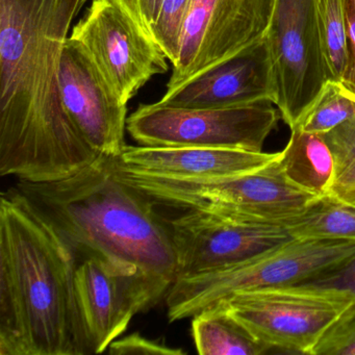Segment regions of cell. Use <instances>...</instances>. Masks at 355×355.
<instances>
[{
    "instance_id": "cell-4",
    "label": "cell",
    "mask_w": 355,
    "mask_h": 355,
    "mask_svg": "<svg viewBox=\"0 0 355 355\" xmlns=\"http://www.w3.org/2000/svg\"><path fill=\"white\" fill-rule=\"evenodd\" d=\"M354 257L355 243L348 241L294 239L238 265L178 278L165 297L168 319H192L242 291L315 282Z\"/></svg>"
},
{
    "instance_id": "cell-6",
    "label": "cell",
    "mask_w": 355,
    "mask_h": 355,
    "mask_svg": "<svg viewBox=\"0 0 355 355\" xmlns=\"http://www.w3.org/2000/svg\"><path fill=\"white\" fill-rule=\"evenodd\" d=\"M171 284L105 255L76 257L73 288L80 355L101 354L135 315L165 298Z\"/></svg>"
},
{
    "instance_id": "cell-16",
    "label": "cell",
    "mask_w": 355,
    "mask_h": 355,
    "mask_svg": "<svg viewBox=\"0 0 355 355\" xmlns=\"http://www.w3.org/2000/svg\"><path fill=\"white\" fill-rule=\"evenodd\" d=\"M290 141L280 153L279 165L295 186L317 196H326L334 176L331 150L322 135L293 128Z\"/></svg>"
},
{
    "instance_id": "cell-14",
    "label": "cell",
    "mask_w": 355,
    "mask_h": 355,
    "mask_svg": "<svg viewBox=\"0 0 355 355\" xmlns=\"http://www.w3.org/2000/svg\"><path fill=\"white\" fill-rule=\"evenodd\" d=\"M277 97L273 60L267 39L166 91L157 103L175 109L202 110L275 105Z\"/></svg>"
},
{
    "instance_id": "cell-10",
    "label": "cell",
    "mask_w": 355,
    "mask_h": 355,
    "mask_svg": "<svg viewBox=\"0 0 355 355\" xmlns=\"http://www.w3.org/2000/svg\"><path fill=\"white\" fill-rule=\"evenodd\" d=\"M69 38L86 49L126 105L153 76L169 70L155 39L114 0H92Z\"/></svg>"
},
{
    "instance_id": "cell-9",
    "label": "cell",
    "mask_w": 355,
    "mask_h": 355,
    "mask_svg": "<svg viewBox=\"0 0 355 355\" xmlns=\"http://www.w3.org/2000/svg\"><path fill=\"white\" fill-rule=\"evenodd\" d=\"M266 39L275 72V105L293 130L315 105L328 82L317 0H274Z\"/></svg>"
},
{
    "instance_id": "cell-22",
    "label": "cell",
    "mask_w": 355,
    "mask_h": 355,
    "mask_svg": "<svg viewBox=\"0 0 355 355\" xmlns=\"http://www.w3.org/2000/svg\"><path fill=\"white\" fill-rule=\"evenodd\" d=\"M192 3L193 0H163L153 30V39L171 65L178 59L184 22Z\"/></svg>"
},
{
    "instance_id": "cell-20",
    "label": "cell",
    "mask_w": 355,
    "mask_h": 355,
    "mask_svg": "<svg viewBox=\"0 0 355 355\" xmlns=\"http://www.w3.org/2000/svg\"><path fill=\"white\" fill-rule=\"evenodd\" d=\"M322 136L334 161V182L326 196L355 205V116Z\"/></svg>"
},
{
    "instance_id": "cell-1",
    "label": "cell",
    "mask_w": 355,
    "mask_h": 355,
    "mask_svg": "<svg viewBox=\"0 0 355 355\" xmlns=\"http://www.w3.org/2000/svg\"><path fill=\"white\" fill-rule=\"evenodd\" d=\"M89 0H0V175L57 182L92 163L62 101L60 64Z\"/></svg>"
},
{
    "instance_id": "cell-26",
    "label": "cell",
    "mask_w": 355,
    "mask_h": 355,
    "mask_svg": "<svg viewBox=\"0 0 355 355\" xmlns=\"http://www.w3.org/2000/svg\"><path fill=\"white\" fill-rule=\"evenodd\" d=\"M153 38V30L163 0H114Z\"/></svg>"
},
{
    "instance_id": "cell-3",
    "label": "cell",
    "mask_w": 355,
    "mask_h": 355,
    "mask_svg": "<svg viewBox=\"0 0 355 355\" xmlns=\"http://www.w3.org/2000/svg\"><path fill=\"white\" fill-rule=\"evenodd\" d=\"M18 189L61 234L76 257L96 253L173 284L176 257L168 218L122 180L113 157L98 155L76 173Z\"/></svg>"
},
{
    "instance_id": "cell-11",
    "label": "cell",
    "mask_w": 355,
    "mask_h": 355,
    "mask_svg": "<svg viewBox=\"0 0 355 355\" xmlns=\"http://www.w3.org/2000/svg\"><path fill=\"white\" fill-rule=\"evenodd\" d=\"M168 225L175 251L176 279L238 265L294 240L284 225L209 209H186L168 219Z\"/></svg>"
},
{
    "instance_id": "cell-8",
    "label": "cell",
    "mask_w": 355,
    "mask_h": 355,
    "mask_svg": "<svg viewBox=\"0 0 355 355\" xmlns=\"http://www.w3.org/2000/svg\"><path fill=\"white\" fill-rule=\"evenodd\" d=\"M272 103L187 110L141 105L128 118V132L141 146L207 147L263 153L278 121Z\"/></svg>"
},
{
    "instance_id": "cell-24",
    "label": "cell",
    "mask_w": 355,
    "mask_h": 355,
    "mask_svg": "<svg viewBox=\"0 0 355 355\" xmlns=\"http://www.w3.org/2000/svg\"><path fill=\"white\" fill-rule=\"evenodd\" d=\"M110 354H148V355H182L187 354L182 348H174L165 344L145 338L139 332L114 340L110 345Z\"/></svg>"
},
{
    "instance_id": "cell-12",
    "label": "cell",
    "mask_w": 355,
    "mask_h": 355,
    "mask_svg": "<svg viewBox=\"0 0 355 355\" xmlns=\"http://www.w3.org/2000/svg\"><path fill=\"white\" fill-rule=\"evenodd\" d=\"M273 5L274 0H193L167 90L263 40Z\"/></svg>"
},
{
    "instance_id": "cell-15",
    "label": "cell",
    "mask_w": 355,
    "mask_h": 355,
    "mask_svg": "<svg viewBox=\"0 0 355 355\" xmlns=\"http://www.w3.org/2000/svg\"><path fill=\"white\" fill-rule=\"evenodd\" d=\"M266 153L207 147L128 146L117 163L125 169L176 180H214L249 173L279 157Z\"/></svg>"
},
{
    "instance_id": "cell-13",
    "label": "cell",
    "mask_w": 355,
    "mask_h": 355,
    "mask_svg": "<svg viewBox=\"0 0 355 355\" xmlns=\"http://www.w3.org/2000/svg\"><path fill=\"white\" fill-rule=\"evenodd\" d=\"M62 101L68 117L98 155L118 159L125 149L128 105L86 49L68 38L60 64Z\"/></svg>"
},
{
    "instance_id": "cell-5",
    "label": "cell",
    "mask_w": 355,
    "mask_h": 355,
    "mask_svg": "<svg viewBox=\"0 0 355 355\" xmlns=\"http://www.w3.org/2000/svg\"><path fill=\"white\" fill-rule=\"evenodd\" d=\"M114 163L122 180L157 205L209 209L263 223L284 225L319 197L292 184L279 157L255 171L214 180L159 178L125 169L116 159Z\"/></svg>"
},
{
    "instance_id": "cell-7",
    "label": "cell",
    "mask_w": 355,
    "mask_h": 355,
    "mask_svg": "<svg viewBox=\"0 0 355 355\" xmlns=\"http://www.w3.org/2000/svg\"><path fill=\"white\" fill-rule=\"evenodd\" d=\"M354 302L350 291L302 284L242 291L216 305L270 348L311 355L326 330Z\"/></svg>"
},
{
    "instance_id": "cell-23",
    "label": "cell",
    "mask_w": 355,
    "mask_h": 355,
    "mask_svg": "<svg viewBox=\"0 0 355 355\" xmlns=\"http://www.w3.org/2000/svg\"><path fill=\"white\" fill-rule=\"evenodd\" d=\"M311 355H355V324L334 322L313 348Z\"/></svg>"
},
{
    "instance_id": "cell-17",
    "label": "cell",
    "mask_w": 355,
    "mask_h": 355,
    "mask_svg": "<svg viewBox=\"0 0 355 355\" xmlns=\"http://www.w3.org/2000/svg\"><path fill=\"white\" fill-rule=\"evenodd\" d=\"M192 334L201 355H261L271 349L220 305L192 318Z\"/></svg>"
},
{
    "instance_id": "cell-18",
    "label": "cell",
    "mask_w": 355,
    "mask_h": 355,
    "mask_svg": "<svg viewBox=\"0 0 355 355\" xmlns=\"http://www.w3.org/2000/svg\"><path fill=\"white\" fill-rule=\"evenodd\" d=\"M284 226L294 239L355 243V205L329 196L318 197Z\"/></svg>"
},
{
    "instance_id": "cell-25",
    "label": "cell",
    "mask_w": 355,
    "mask_h": 355,
    "mask_svg": "<svg viewBox=\"0 0 355 355\" xmlns=\"http://www.w3.org/2000/svg\"><path fill=\"white\" fill-rule=\"evenodd\" d=\"M309 284L348 290L355 296V257L331 273ZM336 322L340 324H355V302Z\"/></svg>"
},
{
    "instance_id": "cell-27",
    "label": "cell",
    "mask_w": 355,
    "mask_h": 355,
    "mask_svg": "<svg viewBox=\"0 0 355 355\" xmlns=\"http://www.w3.org/2000/svg\"><path fill=\"white\" fill-rule=\"evenodd\" d=\"M347 37H348V62L340 84L355 96V0H343Z\"/></svg>"
},
{
    "instance_id": "cell-2",
    "label": "cell",
    "mask_w": 355,
    "mask_h": 355,
    "mask_svg": "<svg viewBox=\"0 0 355 355\" xmlns=\"http://www.w3.org/2000/svg\"><path fill=\"white\" fill-rule=\"evenodd\" d=\"M76 257L28 197L0 196V355H80Z\"/></svg>"
},
{
    "instance_id": "cell-21",
    "label": "cell",
    "mask_w": 355,
    "mask_h": 355,
    "mask_svg": "<svg viewBox=\"0 0 355 355\" xmlns=\"http://www.w3.org/2000/svg\"><path fill=\"white\" fill-rule=\"evenodd\" d=\"M353 116H355L354 95L340 83L328 80L319 98L297 128L305 132L324 135Z\"/></svg>"
},
{
    "instance_id": "cell-19",
    "label": "cell",
    "mask_w": 355,
    "mask_h": 355,
    "mask_svg": "<svg viewBox=\"0 0 355 355\" xmlns=\"http://www.w3.org/2000/svg\"><path fill=\"white\" fill-rule=\"evenodd\" d=\"M317 12L328 80L340 83L348 62V37L343 0H317Z\"/></svg>"
}]
</instances>
